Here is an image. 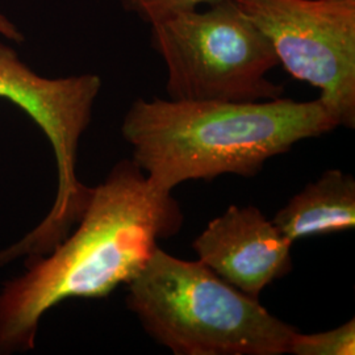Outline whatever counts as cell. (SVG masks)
<instances>
[{
    "instance_id": "cell-1",
    "label": "cell",
    "mask_w": 355,
    "mask_h": 355,
    "mask_svg": "<svg viewBox=\"0 0 355 355\" xmlns=\"http://www.w3.org/2000/svg\"><path fill=\"white\" fill-rule=\"evenodd\" d=\"M78 228L51 253L28 262L0 291V355L35 347L42 316L69 299H102L135 279L175 236L183 214L171 193L155 190L133 161H120L92 189Z\"/></svg>"
},
{
    "instance_id": "cell-2",
    "label": "cell",
    "mask_w": 355,
    "mask_h": 355,
    "mask_svg": "<svg viewBox=\"0 0 355 355\" xmlns=\"http://www.w3.org/2000/svg\"><path fill=\"white\" fill-rule=\"evenodd\" d=\"M337 128L320 99L296 102L171 101L139 98L121 133L153 187L171 193L187 180L255 177L272 157Z\"/></svg>"
},
{
    "instance_id": "cell-3",
    "label": "cell",
    "mask_w": 355,
    "mask_h": 355,
    "mask_svg": "<svg viewBox=\"0 0 355 355\" xmlns=\"http://www.w3.org/2000/svg\"><path fill=\"white\" fill-rule=\"evenodd\" d=\"M127 286L128 308L174 354H288L297 331L200 261L179 259L159 246Z\"/></svg>"
},
{
    "instance_id": "cell-4",
    "label": "cell",
    "mask_w": 355,
    "mask_h": 355,
    "mask_svg": "<svg viewBox=\"0 0 355 355\" xmlns=\"http://www.w3.org/2000/svg\"><path fill=\"white\" fill-rule=\"evenodd\" d=\"M150 45L165 61L171 101L261 102L284 94L267 78L279 64L270 41L233 0L153 24Z\"/></svg>"
},
{
    "instance_id": "cell-5",
    "label": "cell",
    "mask_w": 355,
    "mask_h": 355,
    "mask_svg": "<svg viewBox=\"0 0 355 355\" xmlns=\"http://www.w3.org/2000/svg\"><path fill=\"white\" fill-rule=\"evenodd\" d=\"M101 89L102 79L95 74L54 79L38 76L15 49L0 42V98L23 110L44 132L58 173V189L49 214L21 241L0 253V267L21 257L31 262L51 253L83 215L92 189L82 184L76 175L78 148Z\"/></svg>"
},
{
    "instance_id": "cell-6",
    "label": "cell",
    "mask_w": 355,
    "mask_h": 355,
    "mask_svg": "<svg viewBox=\"0 0 355 355\" xmlns=\"http://www.w3.org/2000/svg\"><path fill=\"white\" fill-rule=\"evenodd\" d=\"M279 64L320 89L337 127L355 128V0H233Z\"/></svg>"
},
{
    "instance_id": "cell-7",
    "label": "cell",
    "mask_w": 355,
    "mask_h": 355,
    "mask_svg": "<svg viewBox=\"0 0 355 355\" xmlns=\"http://www.w3.org/2000/svg\"><path fill=\"white\" fill-rule=\"evenodd\" d=\"M292 245L257 207L230 205L195 239L192 249L216 275L258 299L291 271Z\"/></svg>"
},
{
    "instance_id": "cell-8",
    "label": "cell",
    "mask_w": 355,
    "mask_h": 355,
    "mask_svg": "<svg viewBox=\"0 0 355 355\" xmlns=\"http://www.w3.org/2000/svg\"><path fill=\"white\" fill-rule=\"evenodd\" d=\"M272 223L291 242L354 228V178L341 170L325 171L296 193Z\"/></svg>"
},
{
    "instance_id": "cell-9",
    "label": "cell",
    "mask_w": 355,
    "mask_h": 355,
    "mask_svg": "<svg viewBox=\"0 0 355 355\" xmlns=\"http://www.w3.org/2000/svg\"><path fill=\"white\" fill-rule=\"evenodd\" d=\"M288 354L354 355L355 320L345 322L336 329L313 334L296 331L292 337Z\"/></svg>"
},
{
    "instance_id": "cell-10",
    "label": "cell",
    "mask_w": 355,
    "mask_h": 355,
    "mask_svg": "<svg viewBox=\"0 0 355 355\" xmlns=\"http://www.w3.org/2000/svg\"><path fill=\"white\" fill-rule=\"evenodd\" d=\"M220 0H121L127 12L135 13L145 23L153 26L175 13L198 10Z\"/></svg>"
},
{
    "instance_id": "cell-11",
    "label": "cell",
    "mask_w": 355,
    "mask_h": 355,
    "mask_svg": "<svg viewBox=\"0 0 355 355\" xmlns=\"http://www.w3.org/2000/svg\"><path fill=\"white\" fill-rule=\"evenodd\" d=\"M0 35L13 42H23L24 35L20 32V29L13 24L12 21L6 17L3 13H0Z\"/></svg>"
}]
</instances>
